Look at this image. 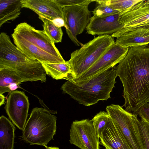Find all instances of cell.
<instances>
[{"instance_id":"obj_6","label":"cell","mask_w":149,"mask_h":149,"mask_svg":"<svg viewBox=\"0 0 149 149\" xmlns=\"http://www.w3.org/2000/svg\"><path fill=\"white\" fill-rule=\"evenodd\" d=\"M88 6L74 5L63 8L66 33L71 40L79 46L83 44L77 40V36L83 32L91 17Z\"/></svg>"},{"instance_id":"obj_1","label":"cell","mask_w":149,"mask_h":149,"mask_svg":"<svg viewBox=\"0 0 149 149\" xmlns=\"http://www.w3.org/2000/svg\"><path fill=\"white\" fill-rule=\"evenodd\" d=\"M123 87L125 110L136 113L149 102V47H131L114 68Z\"/></svg>"},{"instance_id":"obj_16","label":"cell","mask_w":149,"mask_h":149,"mask_svg":"<svg viewBox=\"0 0 149 149\" xmlns=\"http://www.w3.org/2000/svg\"><path fill=\"white\" fill-rule=\"evenodd\" d=\"M115 43L120 47L145 46L149 44V26L139 27L117 38Z\"/></svg>"},{"instance_id":"obj_9","label":"cell","mask_w":149,"mask_h":149,"mask_svg":"<svg viewBox=\"0 0 149 149\" xmlns=\"http://www.w3.org/2000/svg\"><path fill=\"white\" fill-rule=\"evenodd\" d=\"M69 142L81 149H100L99 136L91 120L72 122L70 130Z\"/></svg>"},{"instance_id":"obj_25","label":"cell","mask_w":149,"mask_h":149,"mask_svg":"<svg viewBox=\"0 0 149 149\" xmlns=\"http://www.w3.org/2000/svg\"><path fill=\"white\" fill-rule=\"evenodd\" d=\"M138 125L145 149H149V123L144 119H139Z\"/></svg>"},{"instance_id":"obj_23","label":"cell","mask_w":149,"mask_h":149,"mask_svg":"<svg viewBox=\"0 0 149 149\" xmlns=\"http://www.w3.org/2000/svg\"><path fill=\"white\" fill-rule=\"evenodd\" d=\"M110 118V117L107 111H100L91 120L99 137L101 136L102 132Z\"/></svg>"},{"instance_id":"obj_15","label":"cell","mask_w":149,"mask_h":149,"mask_svg":"<svg viewBox=\"0 0 149 149\" xmlns=\"http://www.w3.org/2000/svg\"><path fill=\"white\" fill-rule=\"evenodd\" d=\"M99 138L105 149H131L110 117Z\"/></svg>"},{"instance_id":"obj_14","label":"cell","mask_w":149,"mask_h":149,"mask_svg":"<svg viewBox=\"0 0 149 149\" xmlns=\"http://www.w3.org/2000/svg\"><path fill=\"white\" fill-rule=\"evenodd\" d=\"M13 42L17 47L29 57L42 63H63L61 60L36 46L24 39L12 34Z\"/></svg>"},{"instance_id":"obj_10","label":"cell","mask_w":149,"mask_h":149,"mask_svg":"<svg viewBox=\"0 0 149 149\" xmlns=\"http://www.w3.org/2000/svg\"><path fill=\"white\" fill-rule=\"evenodd\" d=\"M12 34L24 39L61 60H64L54 42L44 30H37L24 22L18 24Z\"/></svg>"},{"instance_id":"obj_19","label":"cell","mask_w":149,"mask_h":149,"mask_svg":"<svg viewBox=\"0 0 149 149\" xmlns=\"http://www.w3.org/2000/svg\"><path fill=\"white\" fill-rule=\"evenodd\" d=\"M14 124L3 116L0 117V149H13L15 132Z\"/></svg>"},{"instance_id":"obj_20","label":"cell","mask_w":149,"mask_h":149,"mask_svg":"<svg viewBox=\"0 0 149 149\" xmlns=\"http://www.w3.org/2000/svg\"><path fill=\"white\" fill-rule=\"evenodd\" d=\"M42 64L47 74L56 80H67L71 72V67L67 61L63 63H42Z\"/></svg>"},{"instance_id":"obj_21","label":"cell","mask_w":149,"mask_h":149,"mask_svg":"<svg viewBox=\"0 0 149 149\" xmlns=\"http://www.w3.org/2000/svg\"><path fill=\"white\" fill-rule=\"evenodd\" d=\"M38 18L43 22V30L54 43L61 42L63 35L61 27L57 26L53 21L44 17L38 16Z\"/></svg>"},{"instance_id":"obj_24","label":"cell","mask_w":149,"mask_h":149,"mask_svg":"<svg viewBox=\"0 0 149 149\" xmlns=\"http://www.w3.org/2000/svg\"><path fill=\"white\" fill-rule=\"evenodd\" d=\"M93 2H96L95 8L92 11L93 15L102 17L110 15L119 13L117 10H115L108 5L106 4L103 0H94Z\"/></svg>"},{"instance_id":"obj_18","label":"cell","mask_w":149,"mask_h":149,"mask_svg":"<svg viewBox=\"0 0 149 149\" xmlns=\"http://www.w3.org/2000/svg\"><path fill=\"white\" fill-rule=\"evenodd\" d=\"M22 8L21 0H0V27L18 17Z\"/></svg>"},{"instance_id":"obj_2","label":"cell","mask_w":149,"mask_h":149,"mask_svg":"<svg viewBox=\"0 0 149 149\" xmlns=\"http://www.w3.org/2000/svg\"><path fill=\"white\" fill-rule=\"evenodd\" d=\"M116 77L113 68L79 84L67 80L61 89L79 104L89 106L111 98L110 93L115 87Z\"/></svg>"},{"instance_id":"obj_13","label":"cell","mask_w":149,"mask_h":149,"mask_svg":"<svg viewBox=\"0 0 149 149\" xmlns=\"http://www.w3.org/2000/svg\"><path fill=\"white\" fill-rule=\"evenodd\" d=\"M22 7L29 9L52 21L60 19L64 20L63 8L55 0H21Z\"/></svg>"},{"instance_id":"obj_3","label":"cell","mask_w":149,"mask_h":149,"mask_svg":"<svg viewBox=\"0 0 149 149\" xmlns=\"http://www.w3.org/2000/svg\"><path fill=\"white\" fill-rule=\"evenodd\" d=\"M115 43L111 36L100 35L72 52L67 61L71 70L67 80L72 81L80 77Z\"/></svg>"},{"instance_id":"obj_11","label":"cell","mask_w":149,"mask_h":149,"mask_svg":"<svg viewBox=\"0 0 149 149\" xmlns=\"http://www.w3.org/2000/svg\"><path fill=\"white\" fill-rule=\"evenodd\" d=\"M29 103L23 91L16 90L10 93L5 107L12 123L23 131L26 122Z\"/></svg>"},{"instance_id":"obj_7","label":"cell","mask_w":149,"mask_h":149,"mask_svg":"<svg viewBox=\"0 0 149 149\" xmlns=\"http://www.w3.org/2000/svg\"><path fill=\"white\" fill-rule=\"evenodd\" d=\"M118 20L123 27L111 35L113 38H118L139 27L149 26V0H143L125 10L119 13Z\"/></svg>"},{"instance_id":"obj_27","label":"cell","mask_w":149,"mask_h":149,"mask_svg":"<svg viewBox=\"0 0 149 149\" xmlns=\"http://www.w3.org/2000/svg\"><path fill=\"white\" fill-rule=\"evenodd\" d=\"M135 113L149 123V103L143 105Z\"/></svg>"},{"instance_id":"obj_5","label":"cell","mask_w":149,"mask_h":149,"mask_svg":"<svg viewBox=\"0 0 149 149\" xmlns=\"http://www.w3.org/2000/svg\"><path fill=\"white\" fill-rule=\"evenodd\" d=\"M123 107L112 104L106 110L131 149H145L136 113L127 111Z\"/></svg>"},{"instance_id":"obj_8","label":"cell","mask_w":149,"mask_h":149,"mask_svg":"<svg viewBox=\"0 0 149 149\" xmlns=\"http://www.w3.org/2000/svg\"><path fill=\"white\" fill-rule=\"evenodd\" d=\"M129 49L128 47H120L115 43L85 73L76 80L71 81L79 84L113 68L124 59Z\"/></svg>"},{"instance_id":"obj_12","label":"cell","mask_w":149,"mask_h":149,"mask_svg":"<svg viewBox=\"0 0 149 149\" xmlns=\"http://www.w3.org/2000/svg\"><path fill=\"white\" fill-rule=\"evenodd\" d=\"M119 17V13L102 17L93 15L86 28V33L93 35H111L123 27Z\"/></svg>"},{"instance_id":"obj_28","label":"cell","mask_w":149,"mask_h":149,"mask_svg":"<svg viewBox=\"0 0 149 149\" xmlns=\"http://www.w3.org/2000/svg\"><path fill=\"white\" fill-rule=\"evenodd\" d=\"M5 96L3 94H0V106L4 104L5 103Z\"/></svg>"},{"instance_id":"obj_29","label":"cell","mask_w":149,"mask_h":149,"mask_svg":"<svg viewBox=\"0 0 149 149\" xmlns=\"http://www.w3.org/2000/svg\"><path fill=\"white\" fill-rule=\"evenodd\" d=\"M45 149H60V148L57 147H48L46 146L45 147Z\"/></svg>"},{"instance_id":"obj_17","label":"cell","mask_w":149,"mask_h":149,"mask_svg":"<svg viewBox=\"0 0 149 149\" xmlns=\"http://www.w3.org/2000/svg\"><path fill=\"white\" fill-rule=\"evenodd\" d=\"M24 80L16 72L8 68H0V94L11 93Z\"/></svg>"},{"instance_id":"obj_22","label":"cell","mask_w":149,"mask_h":149,"mask_svg":"<svg viewBox=\"0 0 149 149\" xmlns=\"http://www.w3.org/2000/svg\"><path fill=\"white\" fill-rule=\"evenodd\" d=\"M143 0H103L104 2L119 13L125 10Z\"/></svg>"},{"instance_id":"obj_4","label":"cell","mask_w":149,"mask_h":149,"mask_svg":"<svg viewBox=\"0 0 149 149\" xmlns=\"http://www.w3.org/2000/svg\"><path fill=\"white\" fill-rule=\"evenodd\" d=\"M56 117L42 108L33 109L22 131L23 140L31 145L47 146L53 139Z\"/></svg>"},{"instance_id":"obj_26","label":"cell","mask_w":149,"mask_h":149,"mask_svg":"<svg viewBox=\"0 0 149 149\" xmlns=\"http://www.w3.org/2000/svg\"><path fill=\"white\" fill-rule=\"evenodd\" d=\"M56 2L63 8L67 6L78 5H89L93 0H55Z\"/></svg>"}]
</instances>
